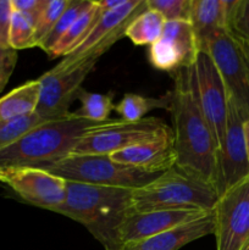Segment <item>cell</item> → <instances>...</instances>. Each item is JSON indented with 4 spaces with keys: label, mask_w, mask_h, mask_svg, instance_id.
Instances as JSON below:
<instances>
[{
    "label": "cell",
    "mask_w": 249,
    "mask_h": 250,
    "mask_svg": "<svg viewBox=\"0 0 249 250\" xmlns=\"http://www.w3.org/2000/svg\"><path fill=\"white\" fill-rule=\"evenodd\" d=\"M172 77L173 89L170 92L168 111L172 119L175 167L215 188L219 150L216 141L195 102L187 68L176 71Z\"/></svg>",
    "instance_id": "6da1fadb"
},
{
    "label": "cell",
    "mask_w": 249,
    "mask_h": 250,
    "mask_svg": "<svg viewBox=\"0 0 249 250\" xmlns=\"http://www.w3.org/2000/svg\"><path fill=\"white\" fill-rule=\"evenodd\" d=\"M131 204V188L66 181L65 203L56 214L83 225L106 250H120L117 231Z\"/></svg>",
    "instance_id": "7a4b0ae2"
},
{
    "label": "cell",
    "mask_w": 249,
    "mask_h": 250,
    "mask_svg": "<svg viewBox=\"0 0 249 250\" xmlns=\"http://www.w3.org/2000/svg\"><path fill=\"white\" fill-rule=\"evenodd\" d=\"M104 124L81 119L73 112L48 120L11 146L0 149V168L45 167L58 163L72 154L85 134Z\"/></svg>",
    "instance_id": "3957f363"
},
{
    "label": "cell",
    "mask_w": 249,
    "mask_h": 250,
    "mask_svg": "<svg viewBox=\"0 0 249 250\" xmlns=\"http://www.w3.org/2000/svg\"><path fill=\"white\" fill-rule=\"evenodd\" d=\"M219 199L211 185L172 167L141 188L132 189L131 210H182L212 211Z\"/></svg>",
    "instance_id": "277c9868"
},
{
    "label": "cell",
    "mask_w": 249,
    "mask_h": 250,
    "mask_svg": "<svg viewBox=\"0 0 249 250\" xmlns=\"http://www.w3.org/2000/svg\"><path fill=\"white\" fill-rule=\"evenodd\" d=\"M43 168L71 182L131 189L146 186L161 175L146 173L137 168L117 164L110 158V155L71 154L62 160Z\"/></svg>",
    "instance_id": "5b68a950"
},
{
    "label": "cell",
    "mask_w": 249,
    "mask_h": 250,
    "mask_svg": "<svg viewBox=\"0 0 249 250\" xmlns=\"http://www.w3.org/2000/svg\"><path fill=\"white\" fill-rule=\"evenodd\" d=\"M100 58L87 56L73 62L59 61L38 78L41 94L36 112L44 119H58L70 114V107L82 89V84L94 70Z\"/></svg>",
    "instance_id": "8992f818"
},
{
    "label": "cell",
    "mask_w": 249,
    "mask_h": 250,
    "mask_svg": "<svg viewBox=\"0 0 249 250\" xmlns=\"http://www.w3.org/2000/svg\"><path fill=\"white\" fill-rule=\"evenodd\" d=\"M172 132L165 122L158 117H144L141 121L126 122L112 119L99 128L85 134L72 154L77 155H112L114 153L153 141Z\"/></svg>",
    "instance_id": "52a82bcc"
},
{
    "label": "cell",
    "mask_w": 249,
    "mask_h": 250,
    "mask_svg": "<svg viewBox=\"0 0 249 250\" xmlns=\"http://www.w3.org/2000/svg\"><path fill=\"white\" fill-rule=\"evenodd\" d=\"M188 81L198 107L207 120L217 148L226 134L228 94L211 58L200 51L194 63L187 68Z\"/></svg>",
    "instance_id": "ba28073f"
},
{
    "label": "cell",
    "mask_w": 249,
    "mask_h": 250,
    "mask_svg": "<svg viewBox=\"0 0 249 250\" xmlns=\"http://www.w3.org/2000/svg\"><path fill=\"white\" fill-rule=\"evenodd\" d=\"M200 51L211 58L216 66L228 99L236 105L244 120H249V78L246 62L236 41L228 31L208 39Z\"/></svg>",
    "instance_id": "9c48e42d"
},
{
    "label": "cell",
    "mask_w": 249,
    "mask_h": 250,
    "mask_svg": "<svg viewBox=\"0 0 249 250\" xmlns=\"http://www.w3.org/2000/svg\"><path fill=\"white\" fill-rule=\"evenodd\" d=\"M216 250H241L249 241V177L222 193L212 210Z\"/></svg>",
    "instance_id": "30bf717a"
},
{
    "label": "cell",
    "mask_w": 249,
    "mask_h": 250,
    "mask_svg": "<svg viewBox=\"0 0 249 250\" xmlns=\"http://www.w3.org/2000/svg\"><path fill=\"white\" fill-rule=\"evenodd\" d=\"M0 182L34 207L56 212L66 199V181L43 167L0 168Z\"/></svg>",
    "instance_id": "8fae6325"
},
{
    "label": "cell",
    "mask_w": 249,
    "mask_h": 250,
    "mask_svg": "<svg viewBox=\"0 0 249 250\" xmlns=\"http://www.w3.org/2000/svg\"><path fill=\"white\" fill-rule=\"evenodd\" d=\"M244 121L246 120L236 105L228 99L226 134L217 150L215 189L219 197L234 185L249 177V160L243 131Z\"/></svg>",
    "instance_id": "7c38bea8"
},
{
    "label": "cell",
    "mask_w": 249,
    "mask_h": 250,
    "mask_svg": "<svg viewBox=\"0 0 249 250\" xmlns=\"http://www.w3.org/2000/svg\"><path fill=\"white\" fill-rule=\"evenodd\" d=\"M200 53L197 37L188 21H167L160 38L149 46V62L170 75L188 68Z\"/></svg>",
    "instance_id": "4fadbf2b"
},
{
    "label": "cell",
    "mask_w": 249,
    "mask_h": 250,
    "mask_svg": "<svg viewBox=\"0 0 249 250\" xmlns=\"http://www.w3.org/2000/svg\"><path fill=\"white\" fill-rule=\"evenodd\" d=\"M207 212L202 210H150V211H134L131 210L124 216L117 231L120 250L124 247L139 243L145 239L160 234L167 229L192 221Z\"/></svg>",
    "instance_id": "5bb4252c"
},
{
    "label": "cell",
    "mask_w": 249,
    "mask_h": 250,
    "mask_svg": "<svg viewBox=\"0 0 249 250\" xmlns=\"http://www.w3.org/2000/svg\"><path fill=\"white\" fill-rule=\"evenodd\" d=\"M110 158L117 164L137 168L146 173L160 175L176 165L172 132L153 141L143 142L137 146L114 153Z\"/></svg>",
    "instance_id": "9a60e30c"
},
{
    "label": "cell",
    "mask_w": 249,
    "mask_h": 250,
    "mask_svg": "<svg viewBox=\"0 0 249 250\" xmlns=\"http://www.w3.org/2000/svg\"><path fill=\"white\" fill-rule=\"evenodd\" d=\"M214 214L210 211L145 241L124 247L121 250H178L197 239L214 234Z\"/></svg>",
    "instance_id": "2e32d148"
},
{
    "label": "cell",
    "mask_w": 249,
    "mask_h": 250,
    "mask_svg": "<svg viewBox=\"0 0 249 250\" xmlns=\"http://www.w3.org/2000/svg\"><path fill=\"white\" fill-rule=\"evenodd\" d=\"M189 23L200 49L208 39L228 31L227 0H192Z\"/></svg>",
    "instance_id": "e0dca14e"
},
{
    "label": "cell",
    "mask_w": 249,
    "mask_h": 250,
    "mask_svg": "<svg viewBox=\"0 0 249 250\" xmlns=\"http://www.w3.org/2000/svg\"><path fill=\"white\" fill-rule=\"evenodd\" d=\"M103 11H104V9L98 4V1L90 0L89 6L76 20L75 23L70 27V29L56 42L55 45L46 53V55L50 59H59L65 58L66 55L72 53L92 32L93 27L97 23L98 19L103 14Z\"/></svg>",
    "instance_id": "ac0fdd59"
},
{
    "label": "cell",
    "mask_w": 249,
    "mask_h": 250,
    "mask_svg": "<svg viewBox=\"0 0 249 250\" xmlns=\"http://www.w3.org/2000/svg\"><path fill=\"white\" fill-rule=\"evenodd\" d=\"M41 94L39 80H32L14 88L0 98V122L19 119L36 112Z\"/></svg>",
    "instance_id": "d6986e66"
},
{
    "label": "cell",
    "mask_w": 249,
    "mask_h": 250,
    "mask_svg": "<svg viewBox=\"0 0 249 250\" xmlns=\"http://www.w3.org/2000/svg\"><path fill=\"white\" fill-rule=\"evenodd\" d=\"M171 93L160 98H150L136 93H127L115 105V111L120 115L122 121L136 122L144 119L148 112L155 109L170 110Z\"/></svg>",
    "instance_id": "ffe728a7"
},
{
    "label": "cell",
    "mask_w": 249,
    "mask_h": 250,
    "mask_svg": "<svg viewBox=\"0 0 249 250\" xmlns=\"http://www.w3.org/2000/svg\"><path fill=\"white\" fill-rule=\"evenodd\" d=\"M165 23V19L159 12L146 9L129 22L124 37L136 45L150 46L161 37Z\"/></svg>",
    "instance_id": "44dd1931"
},
{
    "label": "cell",
    "mask_w": 249,
    "mask_h": 250,
    "mask_svg": "<svg viewBox=\"0 0 249 250\" xmlns=\"http://www.w3.org/2000/svg\"><path fill=\"white\" fill-rule=\"evenodd\" d=\"M77 100H80L81 106L73 111L76 116L97 124H104L112 120L110 115L115 110V104L111 94L87 92L82 88Z\"/></svg>",
    "instance_id": "7402d4cb"
},
{
    "label": "cell",
    "mask_w": 249,
    "mask_h": 250,
    "mask_svg": "<svg viewBox=\"0 0 249 250\" xmlns=\"http://www.w3.org/2000/svg\"><path fill=\"white\" fill-rule=\"evenodd\" d=\"M37 17L14 10L10 27L9 45L12 50L36 48Z\"/></svg>",
    "instance_id": "603a6c76"
},
{
    "label": "cell",
    "mask_w": 249,
    "mask_h": 250,
    "mask_svg": "<svg viewBox=\"0 0 249 250\" xmlns=\"http://www.w3.org/2000/svg\"><path fill=\"white\" fill-rule=\"evenodd\" d=\"M70 1L71 0H46L36 24V46L39 49L56 26L61 15L68 7Z\"/></svg>",
    "instance_id": "cb8c5ba5"
},
{
    "label": "cell",
    "mask_w": 249,
    "mask_h": 250,
    "mask_svg": "<svg viewBox=\"0 0 249 250\" xmlns=\"http://www.w3.org/2000/svg\"><path fill=\"white\" fill-rule=\"evenodd\" d=\"M45 121H48V119L39 116L37 112L19 117V119L1 121L0 122V149L11 146L12 143L19 141L22 136H24L27 132Z\"/></svg>",
    "instance_id": "d4e9b609"
},
{
    "label": "cell",
    "mask_w": 249,
    "mask_h": 250,
    "mask_svg": "<svg viewBox=\"0 0 249 250\" xmlns=\"http://www.w3.org/2000/svg\"><path fill=\"white\" fill-rule=\"evenodd\" d=\"M89 4L90 0H71L68 7L65 10V12L61 15L60 20L58 21L56 26L54 27L51 33L49 34L48 38L45 39L43 45L41 46V49L44 53L46 54L54 45H55L56 42L70 29V27L72 26L76 22V20L85 11V9L89 6Z\"/></svg>",
    "instance_id": "484cf974"
},
{
    "label": "cell",
    "mask_w": 249,
    "mask_h": 250,
    "mask_svg": "<svg viewBox=\"0 0 249 250\" xmlns=\"http://www.w3.org/2000/svg\"><path fill=\"white\" fill-rule=\"evenodd\" d=\"M228 32L249 43V0H227Z\"/></svg>",
    "instance_id": "4316f807"
},
{
    "label": "cell",
    "mask_w": 249,
    "mask_h": 250,
    "mask_svg": "<svg viewBox=\"0 0 249 250\" xmlns=\"http://www.w3.org/2000/svg\"><path fill=\"white\" fill-rule=\"evenodd\" d=\"M192 0H146L148 9L159 12L165 21L189 22Z\"/></svg>",
    "instance_id": "83f0119b"
},
{
    "label": "cell",
    "mask_w": 249,
    "mask_h": 250,
    "mask_svg": "<svg viewBox=\"0 0 249 250\" xmlns=\"http://www.w3.org/2000/svg\"><path fill=\"white\" fill-rule=\"evenodd\" d=\"M17 59H19L17 51L12 50V49H4L0 46V94L5 89L10 81V77L14 73Z\"/></svg>",
    "instance_id": "f1b7e54d"
},
{
    "label": "cell",
    "mask_w": 249,
    "mask_h": 250,
    "mask_svg": "<svg viewBox=\"0 0 249 250\" xmlns=\"http://www.w3.org/2000/svg\"><path fill=\"white\" fill-rule=\"evenodd\" d=\"M12 14V0H0V46L4 49H11L9 45V34Z\"/></svg>",
    "instance_id": "f546056e"
},
{
    "label": "cell",
    "mask_w": 249,
    "mask_h": 250,
    "mask_svg": "<svg viewBox=\"0 0 249 250\" xmlns=\"http://www.w3.org/2000/svg\"><path fill=\"white\" fill-rule=\"evenodd\" d=\"M45 2L46 0H12V6L16 11L31 15L38 19Z\"/></svg>",
    "instance_id": "4dcf8cb0"
},
{
    "label": "cell",
    "mask_w": 249,
    "mask_h": 250,
    "mask_svg": "<svg viewBox=\"0 0 249 250\" xmlns=\"http://www.w3.org/2000/svg\"><path fill=\"white\" fill-rule=\"evenodd\" d=\"M231 36L233 37L237 45H238L239 50H241L242 56H243V60L244 62H246V67H247V71H248V78H249V43L248 42L243 41V39L238 38V37L233 36V34H231Z\"/></svg>",
    "instance_id": "1f68e13d"
},
{
    "label": "cell",
    "mask_w": 249,
    "mask_h": 250,
    "mask_svg": "<svg viewBox=\"0 0 249 250\" xmlns=\"http://www.w3.org/2000/svg\"><path fill=\"white\" fill-rule=\"evenodd\" d=\"M243 131H244V139H246L247 154H248V160H249V120H246V121H244Z\"/></svg>",
    "instance_id": "d6a6232c"
},
{
    "label": "cell",
    "mask_w": 249,
    "mask_h": 250,
    "mask_svg": "<svg viewBox=\"0 0 249 250\" xmlns=\"http://www.w3.org/2000/svg\"><path fill=\"white\" fill-rule=\"evenodd\" d=\"M241 250H249V241L247 242L246 244H244V246H243V248H242Z\"/></svg>",
    "instance_id": "836d02e7"
}]
</instances>
